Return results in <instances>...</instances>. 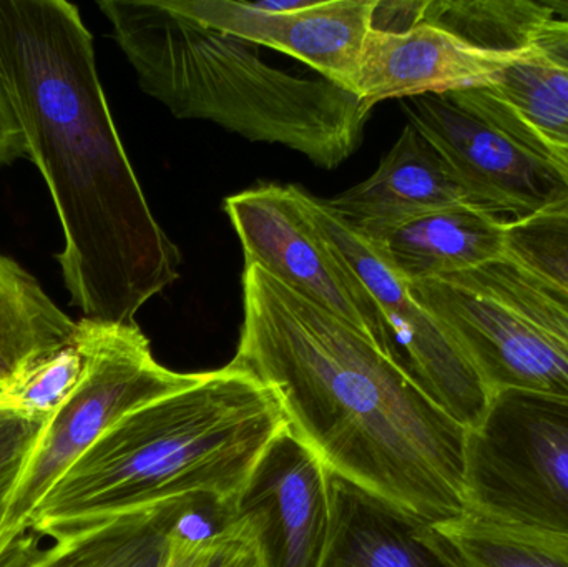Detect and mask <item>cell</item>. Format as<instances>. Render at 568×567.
<instances>
[{"mask_svg": "<svg viewBox=\"0 0 568 567\" xmlns=\"http://www.w3.org/2000/svg\"><path fill=\"white\" fill-rule=\"evenodd\" d=\"M0 87L52 195L73 305L92 322L133 325L180 279L182 255L123 149L73 3L0 0Z\"/></svg>", "mask_w": 568, "mask_h": 567, "instance_id": "6da1fadb", "label": "cell"}, {"mask_svg": "<svg viewBox=\"0 0 568 567\" xmlns=\"http://www.w3.org/2000/svg\"><path fill=\"white\" fill-rule=\"evenodd\" d=\"M233 363L327 472L433 523L466 515V432L379 346L248 263Z\"/></svg>", "mask_w": 568, "mask_h": 567, "instance_id": "7a4b0ae2", "label": "cell"}, {"mask_svg": "<svg viewBox=\"0 0 568 567\" xmlns=\"http://www.w3.org/2000/svg\"><path fill=\"white\" fill-rule=\"evenodd\" d=\"M286 426L273 393L242 366L203 373L110 426L47 493L29 531L59 541L176 499L210 498L229 513Z\"/></svg>", "mask_w": 568, "mask_h": 567, "instance_id": "3957f363", "label": "cell"}, {"mask_svg": "<svg viewBox=\"0 0 568 567\" xmlns=\"http://www.w3.org/2000/svg\"><path fill=\"white\" fill-rule=\"evenodd\" d=\"M140 89L176 119L278 143L333 170L363 142L371 107L323 77L266 62L255 43L210 29L165 0H100Z\"/></svg>", "mask_w": 568, "mask_h": 567, "instance_id": "277c9868", "label": "cell"}, {"mask_svg": "<svg viewBox=\"0 0 568 567\" xmlns=\"http://www.w3.org/2000/svg\"><path fill=\"white\" fill-rule=\"evenodd\" d=\"M460 346L490 395L503 389L568 399V293L504 259L407 283Z\"/></svg>", "mask_w": 568, "mask_h": 567, "instance_id": "5b68a950", "label": "cell"}, {"mask_svg": "<svg viewBox=\"0 0 568 567\" xmlns=\"http://www.w3.org/2000/svg\"><path fill=\"white\" fill-rule=\"evenodd\" d=\"M73 345L82 373L49 425L13 493L0 535V555L29 533L33 512L63 473L119 419L155 399L182 392L203 373H176L156 362L136 323L77 322Z\"/></svg>", "mask_w": 568, "mask_h": 567, "instance_id": "8992f818", "label": "cell"}, {"mask_svg": "<svg viewBox=\"0 0 568 567\" xmlns=\"http://www.w3.org/2000/svg\"><path fill=\"white\" fill-rule=\"evenodd\" d=\"M466 513L568 538V399L503 389L464 446Z\"/></svg>", "mask_w": 568, "mask_h": 567, "instance_id": "52a82bcc", "label": "cell"}, {"mask_svg": "<svg viewBox=\"0 0 568 567\" xmlns=\"http://www.w3.org/2000/svg\"><path fill=\"white\" fill-rule=\"evenodd\" d=\"M223 206L242 243L245 265L262 266L287 288L339 316L394 362L379 305L314 220L304 190L266 183L226 196Z\"/></svg>", "mask_w": 568, "mask_h": 567, "instance_id": "ba28073f", "label": "cell"}, {"mask_svg": "<svg viewBox=\"0 0 568 567\" xmlns=\"http://www.w3.org/2000/svg\"><path fill=\"white\" fill-rule=\"evenodd\" d=\"M403 107L477 209L507 223L568 212V185L556 166L483 113L450 93L414 97Z\"/></svg>", "mask_w": 568, "mask_h": 567, "instance_id": "9c48e42d", "label": "cell"}, {"mask_svg": "<svg viewBox=\"0 0 568 567\" xmlns=\"http://www.w3.org/2000/svg\"><path fill=\"white\" fill-rule=\"evenodd\" d=\"M307 205L379 305L394 362L460 426L470 429L479 425L493 395L466 353L439 320L414 298L409 285L379 259L366 240L344 225L324 200L307 193Z\"/></svg>", "mask_w": 568, "mask_h": 567, "instance_id": "30bf717a", "label": "cell"}, {"mask_svg": "<svg viewBox=\"0 0 568 567\" xmlns=\"http://www.w3.org/2000/svg\"><path fill=\"white\" fill-rule=\"evenodd\" d=\"M226 516L252 526L258 567H321L331 535L329 472L286 426Z\"/></svg>", "mask_w": 568, "mask_h": 567, "instance_id": "8fae6325", "label": "cell"}, {"mask_svg": "<svg viewBox=\"0 0 568 567\" xmlns=\"http://www.w3.org/2000/svg\"><path fill=\"white\" fill-rule=\"evenodd\" d=\"M170 9L236 39L294 57L357 95L376 0H317L296 12H258L236 0H165Z\"/></svg>", "mask_w": 568, "mask_h": 567, "instance_id": "7c38bea8", "label": "cell"}, {"mask_svg": "<svg viewBox=\"0 0 568 567\" xmlns=\"http://www.w3.org/2000/svg\"><path fill=\"white\" fill-rule=\"evenodd\" d=\"M520 53L477 49L430 23L393 36L371 30L361 60L357 95L373 109L387 99L444 95L496 85Z\"/></svg>", "mask_w": 568, "mask_h": 567, "instance_id": "4fadbf2b", "label": "cell"}, {"mask_svg": "<svg viewBox=\"0 0 568 567\" xmlns=\"http://www.w3.org/2000/svg\"><path fill=\"white\" fill-rule=\"evenodd\" d=\"M331 535L321 567H464L436 525L329 473Z\"/></svg>", "mask_w": 568, "mask_h": 567, "instance_id": "5bb4252c", "label": "cell"}, {"mask_svg": "<svg viewBox=\"0 0 568 567\" xmlns=\"http://www.w3.org/2000/svg\"><path fill=\"white\" fill-rule=\"evenodd\" d=\"M506 226L477 206L454 205L394 225L351 230L404 282L416 283L504 259Z\"/></svg>", "mask_w": 568, "mask_h": 567, "instance_id": "9a60e30c", "label": "cell"}, {"mask_svg": "<svg viewBox=\"0 0 568 567\" xmlns=\"http://www.w3.org/2000/svg\"><path fill=\"white\" fill-rule=\"evenodd\" d=\"M324 202L353 230L394 225L447 206L473 205L443 155L410 123L369 179Z\"/></svg>", "mask_w": 568, "mask_h": 567, "instance_id": "2e32d148", "label": "cell"}, {"mask_svg": "<svg viewBox=\"0 0 568 567\" xmlns=\"http://www.w3.org/2000/svg\"><path fill=\"white\" fill-rule=\"evenodd\" d=\"M77 322L19 263L0 255V388L16 392L30 373L72 345Z\"/></svg>", "mask_w": 568, "mask_h": 567, "instance_id": "e0dca14e", "label": "cell"}, {"mask_svg": "<svg viewBox=\"0 0 568 567\" xmlns=\"http://www.w3.org/2000/svg\"><path fill=\"white\" fill-rule=\"evenodd\" d=\"M550 20L544 0H427L423 23L447 30L477 49L520 53L536 47L537 33Z\"/></svg>", "mask_w": 568, "mask_h": 567, "instance_id": "ac0fdd59", "label": "cell"}, {"mask_svg": "<svg viewBox=\"0 0 568 567\" xmlns=\"http://www.w3.org/2000/svg\"><path fill=\"white\" fill-rule=\"evenodd\" d=\"M464 567H568V538L466 515L436 525Z\"/></svg>", "mask_w": 568, "mask_h": 567, "instance_id": "d6986e66", "label": "cell"}, {"mask_svg": "<svg viewBox=\"0 0 568 567\" xmlns=\"http://www.w3.org/2000/svg\"><path fill=\"white\" fill-rule=\"evenodd\" d=\"M493 90L527 125L568 149V70L550 62L537 47L497 75Z\"/></svg>", "mask_w": 568, "mask_h": 567, "instance_id": "ffe728a7", "label": "cell"}, {"mask_svg": "<svg viewBox=\"0 0 568 567\" xmlns=\"http://www.w3.org/2000/svg\"><path fill=\"white\" fill-rule=\"evenodd\" d=\"M506 256L568 293V212L507 223Z\"/></svg>", "mask_w": 568, "mask_h": 567, "instance_id": "44dd1931", "label": "cell"}, {"mask_svg": "<svg viewBox=\"0 0 568 567\" xmlns=\"http://www.w3.org/2000/svg\"><path fill=\"white\" fill-rule=\"evenodd\" d=\"M50 415L30 412L9 395L0 398V535L13 493L49 425Z\"/></svg>", "mask_w": 568, "mask_h": 567, "instance_id": "7402d4cb", "label": "cell"}, {"mask_svg": "<svg viewBox=\"0 0 568 567\" xmlns=\"http://www.w3.org/2000/svg\"><path fill=\"white\" fill-rule=\"evenodd\" d=\"M80 373L82 356L72 343L30 373L9 396L22 408L52 415L79 382Z\"/></svg>", "mask_w": 568, "mask_h": 567, "instance_id": "603a6c76", "label": "cell"}, {"mask_svg": "<svg viewBox=\"0 0 568 567\" xmlns=\"http://www.w3.org/2000/svg\"><path fill=\"white\" fill-rule=\"evenodd\" d=\"M453 97L464 105L470 107V109L493 120L497 125L503 126L506 132H509L514 139L519 140L524 145L542 153L556 166L557 172L562 175L568 185V149L544 139L532 126L527 125L507 103H504L493 90L487 89V87L460 90V92H453Z\"/></svg>", "mask_w": 568, "mask_h": 567, "instance_id": "cb8c5ba5", "label": "cell"}, {"mask_svg": "<svg viewBox=\"0 0 568 567\" xmlns=\"http://www.w3.org/2000/svg\"><path fill=\"white\" fill-rule=\"evenodd\" d=\"M102 535L100 526L70 538L59 539L30 567H100Z\"/></svg>", "mask_w": 568, "mask_h": 567, "instance_id": "d4e9b609", "label": "cell"}, {"mask_svg": "<svg viewBox=\"0 0 568 567\" xmlns=\"http://www.w3.org/2000/svg\"><path fill=\"white\" fill-rule=\"evenodd\" d=\"M427 0H376L371 19V30L381 33L409 32L423 23Z\"/></svg>", "mask_w": 568, "mask_h": 567, "instance_id": "484cf974", "label": "cell"}, {"mask_svg": "<svg viewBox=\"0 0 568 567\" xmlns=\"http://www.w3.org/2000/svg\"><path fill=\"white\" fill-rule=\"evenodd\" d=\"M22 156H27L26 140L0 87V165L12 163Z\"/></svg>", "mask_w": 568, "mask_h": 567, "instance_id": "4316f807", "label": "cell"}, {"mask_svg": "<svg viewBox=\"0 0 568 567\" xmlns=\"http://www.w3.org/2000/svg\"><path fill=\"white\" fill-rule=\"evenodd\" d=\"M536 47L550 62L568 70V23L550 20L537 33Z\"/></svg>", "mask_w": 568, "mask_h": 567, "instance_id": "83f0119b", "label": "cell"}, {"mask_svg": "<svg viewBox=\"0 0 568 567\" xmlns=\"http://www.w3.org/2000/svg\"><path fill=\"white\" fill-rule=\"evenodd\" d=\"M42 538L27 533L0 555V567H30L42 556Z\"/></svg>", "mask_w": 568, "mask_h": 567, "instance_id": "f1b7e54d", "label": "cell"}, {"mask_svg": "<svg viewBox=\"0 0 568 567\" xmlns=\"http://www.w3.org/2000/svg\"><path fill=\"white\" fill-rule=\"evenodd\" d=\"M317 0H262V2H248L252 9L258 10L263 13H278L296 12V10L310 9L316 3Z\"/></svg>", "mask_w": 568, "mask_h": 567, "instance_id": "f546056e", "label": "cell"}, {"mask_svg": "<svg viewBox=\"0 0 568 567\" xmlns=\"http://www.w3.org/2000/svg\"><path fill=\"white\" fill-rule=\"evenodd\" d=\"M547 9L556 22L568 23V0H547Z\"/></svg>", "mask_w": 568, "mask_h": 567, "instance_id": "4dcf8cb0", "label": "cell"}, {"mask_svg": "<svg viewBox=\"0 0 568 567\" xmlns=\"http://www.w3.org/2000/svg\"><path fill=\"white\" fill-rule=\"evenodd\" d=\"M3 396H7L6 389L0 388V398H3Z\"/></svg>", "mask_w": 568, "mask_h": 567, "instance_id": "1f68e13d", "label": "cell"}]
</instances>
